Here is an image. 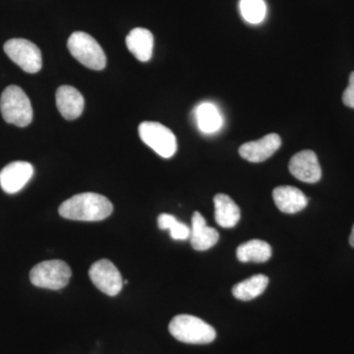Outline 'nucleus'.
Returning a JSON list of instances; mask_svg holds the SVG:
<instances>
[{
  "label": "nucleus",
  "instance_id": "nucleus-21",
  "mask_svg": "<svg viewBox=\"0 0 354 354\" xmlns=\"http://www.w3.org/2000/svg\"><path fill=\"white\" fill-rule=\"evenodd\" d=\"M242 17L250 24H259L266 17L267 7L264 0H241Z\"/></svg>",
  "mask_w": 354,
  "mask_h": 354
},
{
  "label": "nucleus",
  "instance_id": "nucleus-23",
  "mask_svg": "<svg viewBox=\"0 0 354 354\" xmlns=\"http://www.w3.org/2000/svg\"><path fill=\"white\" fill-rule=\"evenodd\" d=\"M349 243H351V245L354 248V225L353 230H351V237H349Z\"/></svg>",
  "mask_w": 354,
  "mask_h": 354
},
{
  "label": "nucleus",
  "instance_id": "nucleus-18",
  "mask_svg": "<svg viewBox=\"0 0 354 354\" xmlns=\"http://www.w3.org/2000/svg\"><path fill=\"white\" fill-rule=\"evenodd\" d=\"M269 285V278L265 274H255L251 278L236 283L232 288V295L236 299L249 301L260 297Z\"/></svg>",
  "mask_w": 354,
  "mask_h": 354
},
{
  "label": "nucleus",
  "instance_id": "nucleus-10",
  "mask_svg": "<svg viewBox=\"0 0 354 354\" xmlns=\"http://www.w3.org/2000/svg\"><path fill=\"white\" fill-rule=\"evenodd\" d=\"M34 176V167L27 162H13L0 171V186L7 194H15L25 187Z\"/></svg>",
  "mask_w": 354,
  "mask_h": 354
},
{
  "label": "nucleus",
  "instance_id": "nucleus-20",
  "mask_svg": "<svg viewBox=\"0 0 354 354\" xmlns=\"http://www.w3.org/2000/svg\"><path fill=\"white\" fill-rule=\"evenodd\" d=\"M158 225L160 230H169L174 241H186L190 237V227L169 214L158 216Z\"/></svg>",
  "mask_w": 354,
  "mask_h": 354
},
{
  "label": "nucleus",
  "instance_id": "nucleus-11",
  "mask_svg": "<svg viewBox=\"0 0 354 354\" xmlns=\"http://www.w3.org/2000/svg\"><path fill=\"white\" fill-rule=\"evenodd\" d=\"M281 146V137L276 133H272L256 141L243 144L239 148V155L248 162H262L271 158Z\"/></svg>",
  "mask_w": 354,
  "mask_h": 354
},
{
  "label": "nucleus",
  "instance_id": "nucleus-8",
  "mask_svg": "<svg viewBox=\"0 0 354 354\" xmlns=\"http://www.w3.org/2000/svg\"><path fill=\"white\" fill-rule=\"evenodd\" d=\"M88 277L97 290L109 297H115L122 290L120 272L111 261L101 259L91 266Z\"/></svg>",
  "mask_w": 354,
  "mask_h": 354
},
{
  "label": "nucleus",
  "instance_id": "nucleus-12",
  "mask_svg": "<svg viewBox=\"0 0 354 354\" xmlns=\"http://www.w3.org/2000/svg\"><path fill=\"white\" fill-rule=\"evenodd\" d=\"M55 99L58 111L65 120H77L83 113L85 100L82 94L72 86H60Z\"/></svg>",
  "mask_w": 354,
  "mask_h": 354
},
{
  "label": "nucleus",
  "instance_id": "nucleus-3",
  "mask_svg": "<svg viewBox=\"0 0 354 354\" xmlns=\"http://www.w3.org/2000/svg\"><path fill=\"white\" fill-rule=\"evenodd\" d=\"M0 111L7 123L18 127L31 124L32 108L24 91L16 85L8 86L0 97Z\"/></svg>",
  "mask_w": 354,
  "mask_h": 354
},
{
  "label": "nucleus",
  "instance_id": "nucleus-19",
  "mask_svg": "<svg viewBox=\"0 0 354 354\" xmlns=\"http://www.w3.org/2000/svg\"><path fill=\"white\" fill-rule=\"evenodd\" d=\"M195 113L198 127L203 133L216 132L223 125V118L215 104L204 102L198 106Z\"/></svg>",
  "mask_w": 354,
  "mask_h": 354
},
{
  "label": "nucleus",
  "instance_id": "nucleus-5",
  "mask_svg": "<svg viewBox=\"0 0 354 354\" xmlns=\"http://www.w3.org/2000/svg\"><path fill=\"white\" fill-rule=\"evenodd\" d=\"M71 274V269L64 261H44L32 268L30 281L37 288L59 290L68 285Z\"/></svg>",
  "mask_w": 354,
  "mask_h": 354
},
{
  "label": "nucleus",
  "instance_id": "nucleus-7",
  "mask_svg": "<svg viewBox=\"0 0 354 354\" xmlns=\"http://www.w3.org/2000/svg\"><path fill=\"white\" fill-rule=\"evenodd\" d=\"M7 57L28 73H37L43 66V58L38 46L25 39H11L4 44Z\"/></svg>",
  "mask_w": 354,
  "mask_h": 354
},
{
  "label": "nucleus",
  "instance_id": "nucleus-15",
  "mask_svg": "<svg viewBox=\"0 0 354 354\" xmlns=\"http://www.w3.org/2000/svg\"><path fill=\"white\" fill-rule=\"evenodd\" d=\"M127 46L139 62H149L153 55V34L144 28H135L127 37Z\"/></svg>",
  "mask_w": 354,
  "mask_h": 354
},
{
  "label": "nucleus",
  "instance_id": "nucleus-9",
  "mask_svg": "<svg viewBox=\"0 0 354 354\" xmlns=\"http://www.w3.org/2000/svg\"><path fill=\"white\" fill-rule=\"evenodd\" d=\"M290 174L298 180L306 183H316L322 177V169L318 158L313 151L304 150L295 153L288 165Z\"/></svg>",
  "mask_w": 354,
  "mask_h": 354
},
{
  "label": "nucleus",
  "instance_id": "nucleus-13",
  "mask_svg": "<svg viewBox=\"0 0 354 354\" xmlns=\"http://www.w3.org/2000/svg\"><path fill=\"white\" fill-rule=\"evenodd\" d=\"M189 239L194 250L206 251L216 245L220 234L215 228L207 225L206 220L199 212H195L192 216Z\"/></svg>",
  "mask_w": 354,
  "mask_h": 354
},
{
  "label": "nucleus",
  "instance_id": "nucleus-1",
  "mask_svg": "<svg viewBox=\"0 0 354 354\" xmlns=\"http://www.w3.org/2000/svg\"><path fill=\"white\" fill-rule=\"evenodd\" d=\"M113 211V204L108 198L93 192L74 195L62 203L58 209L62 218L80 221H104Z\"/></svg>",
  "mask_w": 354,
  "mask_h": 354
},
{
  "label": "nucleus",
  "instance_id": "nucleus-6",
  "mask_svg": "<svg viewBox=\"0 0 354 354\" xmlns=\"http://www.w3.org/2000/svg\"><path fill=\"white\" fill-rule=\"evenodd\" d=\"M139 136L147 146L165 158H171L177 150L176 135L169 128L153 121L139 125Z\"/></svg>",
  "mask_w": 354,
  "mask_h": 354
},
{
  "label": "nucleus",
  "instance_id": "nucleus-17",
  "mask_svg": "<svg viewBox=\"0 0 354 354\" xmlns=\"http://www.w3.org/2000/svg\"><path fill=\"white\" fill-rule=\"evenodd\" d=\"M236 256L241 262L264 263L271 258L272 248L268 242L252 239L239 246Z\"/></svg>",
  "mask_w": 354,
  "mask_h": 354
},
{
  "label": "nucleus",
  "instance_id": "nucleus-16",
  "mask_svg": "<svg viewBox=\"0 0 354 354\" xmlns=\"http://www.w3.org/2000/svg\"><path fill=\"white\" fill-rule=\"evenodd\" d=\"M215 220L220 227L232 228L241 220V209L228 195L216 194L214 198Z\"/></svg>",
  "mask_w": 354,
  "mask_h": 354
},
{
  "label": "nucleus",
  "instance_id": "nucleus-22",
  "mask_svg": "<svg viewBox=\"0 0 354 354\" xmlns=\"http://www.w3.org/2000/svg\"><path fill=\"white\" fill-rule=\"evenodd\" d=\"M342 102L348 108L354 109V71L349 76L348 86L342 95Z\"/></svg>",
  "mask_w": 354,
  "mask_h": 354
},
{
  "label": "nucleus",
  "instance_id": "nucleus-14",
  "mask_svg": "<svg viewBox=\"0 0 354 354\" xmlns=\"http://www.w3.org/2000/svg\"><path fill=\"white\" fill-rule=\"evenodd\" d=\"M274 204L286 214H297L306 208L308 198L293 186H279L272 191Z\"/></svg>",
  "mask_w": 354,
  "mask_h": 354
},
{
  "label": "nucleus",
  "instance_id": "nucleus-4",
  "mask_svg": "<svg viewBox=\"0 0 354 354\" xmlns=\"http://www.w3.org/2000/svg\"><path fill=\"white\" fill-rule=\"evenodd\" d=\"M67 46L70 53L84 66L97 71L106 67V53L100 44L87 32H73L69 37Z\"/></svg>",
  "mask_w": 354,
  "mask_h": 354
},
{
  "label": "nucleus",
  "instance_id": "nucleus-2",
  "mask_svg": "<svg viewBox=\"0 0 354 354\" xmlns=\"http://www.w3.org/2000/svg\"><path fill=\"white\" fill-rule=\"evenodd\" d=\"M169 333L177 341L190 344H208L215 341L216 330L198 317L181 314L174 317Z\"/></svg>",
  "mask_w": 354,
  "mask_h": 354
}]
</instances>
